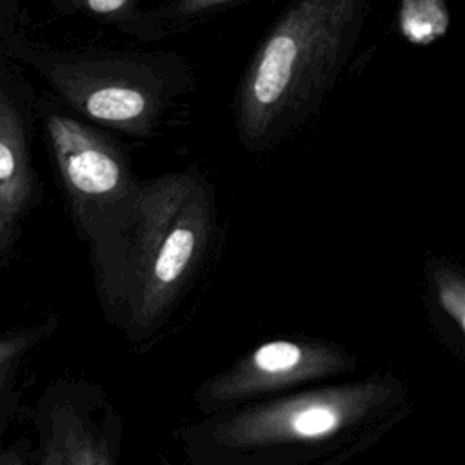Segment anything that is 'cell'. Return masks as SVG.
I'll return each mask as SVG.
<instances>
[{
  "instance_id": "6da1fadb",
  "label": "cell",
  "mask_w": 465,
  "mask_h": 465,
  "mask_svg": "<svg viewBox=\"0 0 465 465\" xmlns=\"http://www.w3.org/2000/svg\"><path fill=\"white\" fill-rule=\"evenodd\" d=\"M214 225V193L196 171L142 183L118 285L104 309L131 341H145L167 320L196 276Z\"/></svg>"
},
{
  "instance_id": "7a4b0ae2",
  "label": "cell",
  "mask_w": 465,
  "mask_h": 465,
  "mask_svg": "<svg viewBox=\"0 0 465 465\" xmlns=\"http://www.w3.org/2000/svg\"><path fill=\"white\" fill-rule=\"evenodd\" d=\"M369 0H296L254 54L236 100V125L258 147L302 122L352 51Z\"/></svg>"
},
{
  "instance_id": "3957f363",
  "label": "cell",
  "mask_w": 465,
  "mask_h": 465,
  "mask_svg": "<svg viewBox=\"0 0 465 465\" xmlns=\"http://www.w3.org/2000/svg\"><path fill=\"white\" fill-rule=\"evenodd\" d=\"M45 129L73 223L89 251L104 311L118 285L142 183L125 156L78 120L49 114Z\"/></svg>"
},
{
  "instance_id": "277c9868",
  "label": "cell",
  "mask_w": 465,
  "mask_h": 465,
  "mask_svg": "<svg viewBox=\"0 0 465 465\" xmlns=\"http://www.w3.org/2000/svg\"><path fill=\"white\" fill-rule=\"evenodd\" d=\"M42 73L71 107L122 133H149L163 105L160 78L136 60L47 58Z\"/></svg>"
},
{
  "instance_id": "5b68a950",
  "label": "cell",
  "mask_w": 465,
  "mask_h": 465,
  "mask_svg": "<svg viewBox=\"0 0 465 465\" xmlns=\"http://www.w3.org/2000/svg\"><path fill=\"white\" fill-rule=\"evenodd\" d=\"M33 423L36 465H118L122 416L96 383H49L35 405Z\"/></svg>"
},
{
  "instance_id": "8992f818",
  "label": "cell",
  "mask_w": 465,
  "mask_h": 465,
  "mask_svg": "<svg viewBox=\"0 0 465 465\" xmlns=\"http://www.w3.org/2000/svg\"><path fill=\"white\" fill-rule=\"evenodd\" d=\"M320 365L322 358L311 347L291 340H271L203 380L194 391V405L203 416L234 409L262 392L312 376Z\"/></svg>"
},
{
  "instance_id": "52a82bcc",
  "label": "cell",
  "mask_w": 465,
  "mask_h": 465,
  "mask_svg": "<svg viewBox=\"0 0 465 465\" xmlns=\"http://www.w3.org/2000/svg\"><path fill=\"white\" fill-rule=\"evenodd\" d=\"M33 193L25 131L15 105L0 91V267L16 243Z\"/></svg>"
},
{
  "instance_id": "ba28073f",
  "label": "cell",
  "mask_w": 465,
  "mask_h": 465,
  "mask_svg": "<svg viewBox=\"0 0 465 465\" xmlns=\"http://www.w3.org/2000/svg\"><path fill=\"white\" fill-rule=\"evenodd\" d=\"M54 318L0 332V436L15 414L18 401V380L33 351L51 336Z\"/></svg>"
},
{
  "instance_id": "9c48e42d",
  "label": "cell",
  "mask_w": 465,
  "mask_h": 465,
  "mask_svg": "<svg viewBox=\"0 0 465 465\" xmlns=\"http://www.w3.org/2000/svg\"><path fill=\"white\" fill-rule=\"evenodd\" d=\"M440 302L465 332V287L454 280L440 283Z\"/></svg>"
},
{
  "instance_id": "30bf717a",
  "label": "cell",
  "mask_w": 465,
  "mask_h": 465,
  "mask_svg": "<svg viewBox=\"0 0 465 465\" xmlns=\"http://www.w3.org/2000/svg\"><path fill=\"white\" fill-rule=\"evenodd\" d=\"M231 2L234 0H178L174 4V15L178 18H193Z\"/></svg>"
},
{
  "instance_id": "8fae6325",
  "label": "cell",
  "mask_w": 465,
  "mask_h": 465,
  "mask_svg": "<svg viewBox=\"0 0 465 465\" xmlns=\"http://www.w3.org/2000/svg\"><path fill=\"white\" fill-rule=\"evenodd\" d=\"M78 2L85 11L100 16L124 15L133 4V0H78Z\"/></svg>"
},
{
  "instance_id": "7c38bea8",
  "label": "cell",
  "mask_w": 465,
  "mask_h": 465,
  "mask_svg": "<svg viewBox=\"0 0 465 465\" xmlns=\"http://www.w3.org/2000/svg\"><path fill=\"white\" fill-rule=\"evenodd\" d=\"M0 465H27V454L22 441L0 445Z\"/></svg>"
}]
</instances>
